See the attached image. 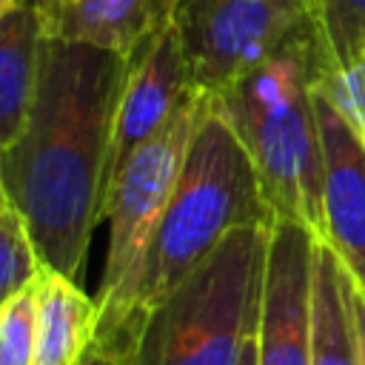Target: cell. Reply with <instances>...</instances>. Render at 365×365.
<instances>
[{
    "label": "cell",
    "instance_id": "obj_1",
    "mask_svg": "<svg viewBox=\"0 0 365 365\" xmlns=\"http://www.w3.org/2000/svg\"><path fill=\"white\" fill-rule=\"evenodd\" d=\"M125 68L117 51L46 37L29 117L0 160L9 205L23 214L43 265L74 282L103 220Z\"/></svg>",
    "mask_w": 365,
    "mask_h": 365
},
{
    "label": "cell",
    "instance_id": "obj_2",
    "mask_svg": "<svg viewBox=\"0 0 365 365\" xmlns=\"http://www.w3.org/2000/svg\"><path fill=\"white\" fill-rule=\"evenodd\" d=\"M322 68L317 34L305 31L245 71L211 106L242 140L274 220L325 237L322 143L314 111V80Z\"/></svg>",
    "mask_w": 365,
    "mask_h": 365
},
{
    "label": "cell",
    "instance_id": "obj_3",
    "mask_svg": "<svg viewBox=\"0 0 365 365\" xmlns=\"http://www.w3.org/2000/svg\"><path fill=\"white\" fill-rule=\"evenodd\" d=\"M248 222H274V217L242 140L208 100L194 128L171 202L151 240L137 279L131 319L117 354L128 345L137 325L208 259L222 237Z\"/></svg>",
    "mask_w": 365,
    "mask_h": 365
},
{
    "label": "cell",
    "instance_id": "obj_4",
    "mask_svg": "<svg viewBox=\"0 0 365 365\" xmlns=\"http://www.w3.org/2000/svg\"><path fill=\"white\" fill-rule=\"evenodd\" d=\"M271 222L237 225L134 331L123 365H240L257 334Z\"/></svg>",
    "mask_w": 365,
    "mask_h": 365
},
{
    "label": "cell",
    "instance_id": "obj_5",
    "mask_svg": "<svg viewBox=\"0 0 365 365\" xmlns=\"http://www.w3.org/2000/svg\"><path fill=\"white\" fill-rule=\"evenodd\" d=\"M208 103V94L191 88L171 117L125 160L114 177L106 202L103 220H108V248L97 288V345L120 348L137 279L143 274L151 240L160 228V220L177 188L194 128Z\"/></svg>",
    "mask_w": 365,
    "mask_h": 365
},
{
    "label": "cell",
    "instance_id": "obj_6",
    "mask_svg": "<svg viewBox=\"0 0 365 365\" xmlns=\"http://www.w3.org/2000/svg\"><path fill=\"white\" fill-rule=\"evenodd\" d=\"M191 86L220 94L294 37L314 31L308 0H174Z\"/></svg>",
    "mask_w": 365,
    "mask_h": 365
},
{
    "label": "cell",
    "instance_id": "obj_7",
    "mask_svg": "<svg viewBox=\"0 0 365 365\" xmlns=\"http://www.w3.org/2000/svg\"><path fill=\"white\" fill-rule=\"evenodd\" d=\"M314 240L299 222H271L257 322V365H311Z\"/></svg>",
    "mask_w": 365,
    "mask_h": 365
},
{
    "label": "cell",
    "instance_id": "obj_8",
    "mask_svg": "<svg viewBox=\"0 0 365 365\" xmlns=\"http://www.w3.org/2000/svg\"><path fill=\"white\" fill-rule=\"evenodd\" d=\"M191 88L194 86L188 77V63L177 29L168 17L165 23L151 29L128 54V68L114 117L106 194L120 168L125 165V160L171 117V111Z\"/></svg>",
    "mask_w": 365,
    "mask_h": 365
},
{
    "label": "cell",
    "instance_id": "obj_9",
    "mask_svg": "<svg viewBox=\"0 0 365 365\" xmlns=\"http://www.w3.org/2000/svg\"><path fill=\"white\" fill-rule=\"evenodd\" d=\"M314 111L322 143V240L365 291V145L317 86Z\"/></svg>",
    "mask_w": 365,
    "mask_h": 365
},
{
    "label": "cell",
    "instance_id": "obj_10",
    "mask_svg": "<svg viewBox=\"0 0 365 365\" xmlns=\"http://www.w3.org/2000/svg\"><path fill=\"white\" fill-rule=\"evenodd\" d=\"M171 11L174 0H57L46 23V37L88 43L128 57Z\"/></svg>",
    "mask_w": 365,
    "mask_h": 365
},
{
    "label": "cell",
    "instance_id": "obj_11",
    "mask_svg": "<svg viewBox=\"0 0 365 365\" xmlns=\"http://www.w3.org/2000/svg\"><path fill=\"white\" fill-rule=\"evenodd\" d=\"M31 365H80L97 336V299L80 282L43 265L37 274Z\"/></svg>",
    "mask_w": 365,
    "mask_h": 365
},
{
    "label": "cell",
    "instance_id": "obj_12",
    "mask_svg": "<svg viewBox=\"0 0 365 365\" xmlns=\"http://www.w3.org/2000/svg\"><path fill=\"white\" fill-rule=\"evenodd\" d=\"M311 365H362L354 317V282L325 240H314Z\"/></svg>",
    "mask_w": 365,
    "mask_h": 365
},
{
    "label": "cell",
    "instance_id": "obj_13",
    "mask_svg": "<svg viewBox=\"0 0 365 365\" xmlns=\"http://www.w3.org/2000/svg\"><path fill=\"white\" fill-rule=\"evenodd\" d=\"M43 40V20L31 9L14 6L0 17V148L17 140L29 117Z\"/></svg>",
    "mask_w": 365,
    "mask_h": 365
},
{
    "label": "cell",
    "instance_id": "obj_14",
    "mask_svg": "<svg viewBox=\"0 0 365 365\" xmlns=\"http://www.w3.org/2000/svg\"><path fill=\"white\" fill-rule=\"evenodd\" d=\"M308 11L322 57L319 74L365 51V0H308Z\"/></svg>",
    "mask_w": 365,
    "mask_h": 365
},
{
    "label": "cell",
    "instance_id": "obj_15",
    "mask_svg": "<svg viewBox=\"0 0 365 365\" xmlns=\"http://www.w3.org/2000/svg\"><path fill=\"white\" fill-rule=\"evenodd\" d=\"M40 268L43 259L31 242L23 214L14 205L0 208V305L31 285Z\"/></svg>",
    "mask_w": 365,
    "mask_h": 365
},
{
    "label": "cell",
    "instance_id": "obj_16",
    "mask_svg": "<svg viewBox=\"0 0 365 365\" xmlns=\"http://www.w3.org/2000/svg\"><path fill=\"white\" fill-rule=\"evenodd\" d=\"M37 279L0 305V365H31L37 325Z\"/></svg>",
    "mask_w": 365,
    "mask_h": 365
},
{
    "label": "cell",
    "instance_id": "obj_17",
    "mask_svg": "<svg viewBox=\"0 0 365 365\" xmlns=\"http://www.w3.org/2000/svg\"><path fill=\"white\" fill-rule=\"evenodd\" d=\"M314 86L339 108L345 123L365 145V51L345 66L322 71Z\"/></svg>",
    "mask_w": 365,
    "mask_h": 365
},
{
    "label": "cell",
    "instance_id": "obj_18",
    "mask_svg": "<svg viewBox=\"0 0 365 365\" xmlns=\"http://www.w3.org/2000/svg\"><path fill=\"white\" fill-rule=\"evenodd\" d=\"M80 365H123V356L114 351V348H106V345H91L88 354L83 356Z\"/></svg>",
    "mask_w": 365,
    "mask_h": 365
},
{
    "label": "cell",
    "instance_id": "obj_19",
    "mask_svg": "<svg viewBox=\"0 0 365 365\" xmlns=\"http://www.w3.org/2000/svg\"><path fill=\"white\" fill-rule=\"evenodd\" d=\"M354 317H356V334H359V356L365 365V291H359L356 285H354Z\"/></svg>",
    "mask_w": 365,
    "mask_h": 365
},
{
    "label": "cell",
    "instance_id": "obj_20",
    "mask_svg": "<svg viewBox=\"0 0 365 365\" xmlns=\"http://www.w3.org/2000/svg\"><path fill=\"white\" fill-rule=\"evenodd\" d=\"M17 6H23V9H31L40 20H43V31H46V23H48V17H51V11H54V6H57V0H14Z\"/></svg>",
    "mask_w": 365,
    "mask_h": 365
},
{
    "label": "cell",
    "instance_id": "obj_21",
    "mask_svg": "<svg viewBox=\"0 0 365 365\" xmlns=\"http://www.w3.org/2000/svg\"><path fill=\"white\" fill-rule=\"evenodd\" d=\"M240 365H257V334L245 342L242 348V356H240Z\"/></svg>",
    "mask_w": 365,
    "mask_h": 365
},
{
    "label": "cell",
    "instance_id": "obj_22",
    "mask_svg": "<svg viewBox=\"0 0 365 365\" xmlns=\"http://www.w3.org/2000/svg\"><path fill=\"white\" fill-rule=\"evenodd\" d=\"M0 160H3V148H0ZM9 205V197H6V188H3V180H0V208Z\"/></svg>",
    "mask_w": 365,
    "mask_h": 365
},
{
    "label": "cell",
    "instance_id": "obj_23",
    "mask_svg": "<svg viewBox=\"0 0 365 365\" xmlns=\"http://www.w3.org/2000/svg\"><path fill=\"white\" fill-rule=\"evenodd\" d=\"M14 6H17V3H14V0H0V17H3V14H6V11H11V9H14Z\"/></svg>",
    "mask_w": 365,
    "mask_h": 365
}]
</instances>
